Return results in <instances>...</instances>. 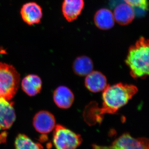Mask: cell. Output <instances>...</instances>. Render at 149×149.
I'll use <instances>...</instances> for the list:
<instances>
[{
    "label": "cell",
    "instance_id": "5",
    "mask_svg": "<svg viewBox=\"0 0 149 149\" xmlns=\"http://www.w3.org/2000/svg\"><path fill=\"white\" fill-rule=\"evenodd\" d=\"M94 149H149V140L146 138L135 139L129 133L118 137L109 146L93 145Z\"/></svg>",
    "mask_w": 149,
    "mask_h": 149
},
{
    "label": "cell",
    "instance_id": "9",
    "mask_svg": "<svg viewBox=\"0 0 149 149\" xmlns=\"http://www.w3.org/2000/svg\"><path fill=\"white\" fill-rule=\"evenodd\" d=\"M54 102L60 108L67 109L72 106L74 96L70 89L64 86H59L53 94Z\"/></svg>",
    "mask_w": 149,
    "mask_h": 149
},
{
    "label": "cell",
    "instance_id": "3",
    "mask_svg": "<svg viewBox=\"0 0 149 149\" xmlns=\"http://www.w3.org/2000/svg\"><path fill=\"white\" fill-rule=\"evenodd\" d=\"M20 74L13 65L0 62V98L10 101L18 91Z\"/></svg>",
    "mask_w": 149,
    "mask_h": 149
},
{
    "label": "cell",
    "instance_id": "13",
    "mask_svg": "<svg viewBox=\"0 0 149 149\" xmlns=\"http://www.w3.org/2000/svg\"><path fill=\"white\" fill-rule=\"evenodd\" d=\"M42 82L41 78L35 74H29L22 79L21 88L27 95L33 97L40 93Z\"/></svg>",
    "mask_w": 149,
    "mask_h": 149
},
{
    "label": "cell",
    "instance_id": "17",
    "mask_svg": "<svg viewBox=\"0 0 149 149\" xmlns=\"http://www.w3.org/2000/svg\"><path fill=\"white\" fill-rule=\"evenodd\" d=\"M125 3L133 7L138 8L143 10L148 9V0H124Z\"/></svg>",
    "mask_w": 149,
    "mask_h": 149
},
{
    "label": "cell",
    "instance_id": "18",
    "mask_svg": "<svg viewBox=\"0 0 149 149\" xmlns=\"http://www.w3.org/2000/svg\"><path fill=\"white\" fill-rule=\"evenodd\" d=\"M7 132L6 131L0 133V144L5 143L7 137Z\"/></svg>",
    "mask_w": 149,
    "mask_h": 149
},
{
    "label": "cell",
    "instance_id": "7",
    "mask_svg": "<svg viewBox=\"0 0 149 149\" xmlns=\"http://www.w3.org/2000/svg\"><path fill=\"white\" fill-rule=\"evenodd\" d=\"M13 102L0 98V130L10 128L16 119Z\"/></svg>",
    "mask_w": 149,
    "mask_h": 149
},
{
    "label": "cell",
    "instance_id": "6",
    "mask_svg": "<svg viewBox=\"0 0 149 149\" xmlns=\"http://www.w3.org/2000/svg\"><path fill=\"white\" fill-rule=\"evenodd\" d=\"M34 128L39 133L46 134L51 132L56 126V120L53 115L47 111H41L33 118Z\"/></svg>",
    "mask_w": 149,
    "mask_h": 149
},
{
    "label": "cell",
    "instance_id": "2",
    "mask_svg": "<svg viewBox=\"0 0 149 149\" xmlns=\"http://www.w3.org/2000/svg\"><path fill=\"white\" fill-rule=\"evenodd\" d=\"M125 63L134 79H146L149 74V41L141 37L129 48Z\"/></svg>",
    "mask_w": 149,
    "mask_h": 149
},
{
    "label": "cell",
    "instance_id": "10",
    "mask_svg": "<svg viewBox=\"0 0 149 149\" xmlns=\"http://www.w3.org/2000/svg\"><path fill=\"white\" fill-rule=\"evenodd\" d=\"M113 15L114 20L121 25L130 24L135 16L133 8L126 3H122L116 6Z\"/></svg>",
    "mask_w": 149,
    "mask_h": 149
},
{
    "label": "cell",
    "instance_id": "1",
    "mask_svg": "<svg viewBox=\"0 0 149 149\" xmlns=\"http://www.w3.org/2000/svg\"><path fill=\"white\" fill-rule=\"evenodd\" d=\"M138 91V88L132 85H107L103 93L102 107L99 108L94 102L89 104L84 111L85 119L89 122H100L105 114H113L125 105Z\"/></svg>",
    "mask_w": 149,
    "mask_h": 149
},
{
    "label": "cell",
    "instance_id": "14",
    "mask_svg": "<svg viewBox=\"0 0 149 149\" xmlns=\"http://www.w3.org/2000/svg\"><path fill=\"white\" fill-rule=\"evenodd\" d=\"M95 24L98 28L102 30H107L114 25V19L111 11L107 9L99 10L94 17Z\"/></svg>",
    "mask_w": 149,
    "mask_h": 149
},
{
    "label": "cell",
    "instance_id": "12",
    "mask_svg": "<svg viewBox=\"0 0 149 149\" xmlns=\"http://www.w3.org/2000/svg\"><path fill=\"white\" fill-rule=\"evenodd\" d=\"M83 0H64L62 12L65 18L70 22L77 18L84 8Z\"/></svg>",
    "mask_w": 149,
    "mask_h": 149
},
{
    "label": "cell",
    "instance_id": "8",
    "mask_svg": "<svg viewBox=\"0 0 149 149\" xmlns=\"http://www.w3.org/2000/svg\"><path fill=\"white\" fill-rule=\"evenodd\" d=\"M20 14L23 21L32 25L40 23L42 17V10L37 3L31 2L23 5Z\"/></svg>",
    "mask_w": 149,
    "mask_h": 149
},
{
    "label": "cell",
    "instance_id": "16",
    "mask_svg": "<svg viewBox=\"0 0 149 149\" xmlns=\"http://www.w3.org/2000/svg\"><path fill=\"white\" fill-rule=\"evenodd\" d=\"M15 149H44L41 144L35 143L24 134L17 136L15 142Z\"/></svg>",
    "mask_w": 149,
    "mask_h": 149
},
{
    "label": "cell",
    "instance_id": "11",
    "mask_svg": "<svg viewBox=\"0 0 149 149\" xmlns=\"http://www.w3.org/2000/svg\"><path fill=\"white\" fill-rule=\"evenodd\" d=\"M86 76L85 86L91 92L96 93L103 91L107 86L106 77L101 72L92 71Z\"/></svg>",
    "mask_w": 149,
    "mask_h": 149
},
{
    "label": "cell",
    "instance_id": "4",
    "mask_svg": "<svg viewBox=\"0 0 149 149\" xmlns=\"http://www.w3.org/2000/svg\"><path fill=\"white\" fill-rule=\"evenodd\" d=\"M54 129L53 143L56 149H75L82 143L80 135L62 125H56Z\"/></svg>",
    "mask_w": 149,
    "mask_h": 149
},
{
    "label": "cell",
    "instance_id": "15",
    "mask_svg": "<svg viewBox=\"0 0 149 149\" xmlns=\"http://www.w3.org/2000/svg\"><path fill=\"white\" fill-rule=\"evenodd\" d=\"M73 69L74 73L79 76H87L93 71V61L86 56L78 57L74 62Z\"/></svg>",
    "mask_w": 149,
    "mask_h": 149
}]
</instances>
